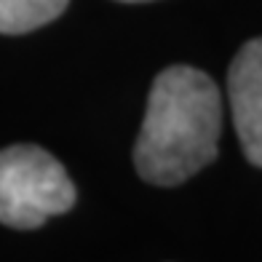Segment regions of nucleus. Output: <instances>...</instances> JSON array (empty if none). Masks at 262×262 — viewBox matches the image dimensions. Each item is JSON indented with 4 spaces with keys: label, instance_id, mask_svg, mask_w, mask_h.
<instances>
[{
    "label": "nucleus",
    "instance_id": "obj_1",
    "mask_svg": "<svg viewBox=\"0 0 262 262\" xmlns=\"http://www.w3.org/2000/svg\"><path fill=\"white\" fill-rule=\"evenodd\" d=\"M222 102L214 80L187 64H171L152 80L134 163L145 182L171 187L217 158Z\"/></svg>",
    "mask_w": 262,
    "mask_h": 262
},
{
    "label": "nucleus",
    "instance_id": "obj_3",
    "mask_svg": "<svg viewBox=\"0 0 262 262\" xmlns=\"http://www.w3.org/2000/svg\"><path fill=\"white\" fill-rule=\"evenodd\" d=\"M228 99L244 156L262 169V38L244 43L228 73Z\"/></svg>",
    "mask_w": 262,
    "mask_h": 262
},
{
    "label": "nucleus",
    "instance_id": "obj_2",
    "mask_svg": "<svg viewBox=\"0 0 262 262\" xmlns=\"http://www.w3.org/2000/svg\"><path fill=\"white\" fill-rule=\"evenodd\" d=\"M75 204V185L51 152L35 145L0 150V222L35 230Z\"/></svg>",
    "mask_w": 262,
    "mask_h": 262
},
{
    "label": "nucleus",
    "instance_id": "obj_4",
    "mask_svg": "<svg viewBox=\"0 0 262 262\" xmlns=\"http://www.w3.org/2000/svg\"><path fill=\"white\" fill-rule=\"evenodd\" d=\"M70 0H0V32L21 35L54 21Z\"/></svg>",
    "mask_w": 262,
    "mask_h": 262
},
{
    "label": "nucleus",
    "instance_id": "obj_5",
    "mask_svg": "<svg viewBox=\"0 0 262 262\" xmlns=\"http://www.w3.org/2000/svg\"><path fill=\"white\" fill-rule=\"evenodd\" d=\"M123 3H145V0H123Z\"/></svg>",
    "mask_w": 262,
    "mask_h": 262
}]
</instances>
